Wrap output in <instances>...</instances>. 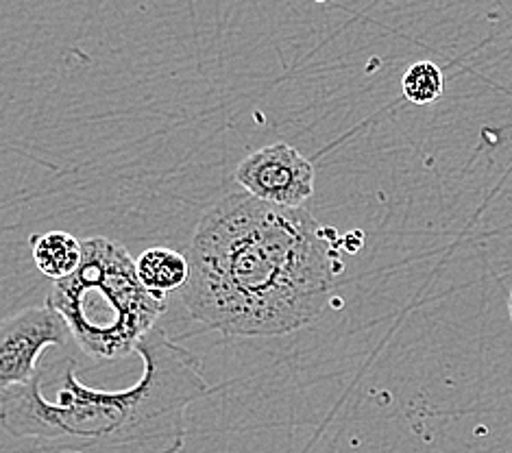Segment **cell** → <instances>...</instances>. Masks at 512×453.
Masks as SVG:
<instances>
[{
	"label": "cell",
	"mask_w": 512,
	"mask_h": 453,
	"mask_svg": "<svg viewBox=\"0 0 512 453\" xmlns=\"http://www.w3.org/2000/svg\"><path fill=\"white\" fill-rule=\"evenodd\" d=\"M48 301L64 314L79 349L99 362L136 353L166 312L164 295L142 284L136 260L109 238L83 242L81 266L55 281Z\"/></svg>",
	"instance_id": "3957f363"
},
{
	"label": "cell",
	"mask_w": 512,
	"mask_h": 453,
	"mask_svg": "<svg viewBox=\"0 0 512 453\" xmlns=\"http://www.w3.org/2000/svg\"><path fill=\"white\" fill-rule=\"evenodd\" d=\"M316 3H325V0H316Z\"/></svg>",
	"instance_id": "30bf717a"
},
{
	"label": "cell",
	"mask_w": 512,
	"mask_h": 453,
	"mask_svg": "<svg viewBox=\"0 0 512 453\" xmlns=\"http://www.w3.org/2000/svg\"><path fill=\"white\" fill-rule=\"evenodd\" d=\"M443 70L434 61H417L401 77V92L412 105H432L443 96Z\"/></svg>",
	"instance_id": "ba28073f"
},
{
	"label": "cell",
	"mask_w": 512,
	"mask_h": 453,
	"mask_svg": "<svg viewBox=\"0 0 512 453\" xmlns=\"http://www.w3.org/2000/svg\"><path fill=\"white\" fill-rule=\"evenodd\" d=\"M136 271L146 288L166 295L188 284L190 260L173 249L153 247L138 257Z\"/></svg>",
	"instance_id": "52a82bcc"
},
{
	"label": "cell",
	"mask_w": 512,
	"mask_h": 453,
	"mask_svg": "<svg viewBox=\"0 0 512 453\" xmlns=\"http://www.w3.org/2000/svg\"><path fill=\"white\" fill-rule=\"evenodd\" d=\"M31 255L38 271L53 281H62L77 271L83 260V242L68 231H48L31 238Z\"/></svg>",
	"instance_id": "8992f818"
},
{
	"label": "cell",
	"mask_w": 512,
	"mask_h": 453,
	"mask_svg": "<svg viewBox=\"0 0 512 453\" xmlns=\"http://www.w3.org/2000/svg\"><path fill=\"white\" fill-rule=\"evenodd\" d=\"M508 310H510V318H512V292H510V299H508Z\"/></svg>",
	"instance_id": "9c48e42d"
},
{
	"label": "cell",
	"mask_w": 512,
	"mask_h": 453,
	"mask_svg": "<svg viewBox=\"0 0 512 453\" xmlns=\"http://www.w3.org/2000/svg\"><path fill=\"white\" fill-rule=\"evenodd\" d=\"M72 338L70 325L46 299L38 308H27L0 323V386L24 384L42 371L40 355L48 347L64 349Z\"/></svg>",
	"instance_id": "277c9868"
},
{
	"label": "cell",
	"mask_w": 512,
	"mask_h": 453,
	"mask_svg": "<svg viewBox=\"0 0 512 453\" xmlns=\"http://www.w3.org/2000/svg\"><path fill=\"white\" fill-rule=\"evenodd\" d=\"M332 238L303 207L227 194L194 229L181 301L194 321L225 336L299 332L332 301L343 268Z\"/></svg>",
	"instance_id": "6da1fadb"
},
{
	"label": "cell",
	"mask_w": 512,
	"mask_h": 453,
	"mask_svg": "<svg viewBox=\"0 0 512 453\" xmlns=\"http://www.w3.org/2000/svg\"><path fill=\"white\" fill-rule=\"evenodd\" d=\"M144 373L127 390L83 386L62 364L55 399L42 390L40 371L3 388L0 419L14 438H31L48 453H179L194 401L212 393L201 360L155 327L138 345Z\"/></svg>",
	"instance_id": "7a4b0ae2"
},
{
	"label": "cell",
	"mask_w": 512,
	"mask_h": 453,
	"mask_svg": "<svg viewBox=\"0 0 512 453\" xmlns=\"http://www.w3.org/2000/svg\"><path fill=\"white\" fill-rule=\"evenodd\" d=\"M314 166L295 146L275 142L247 155L234 179L251 197L279 207H303L314 194Z\"/></svg>",
	"instance_id": "5b68a950"
}]
</instances>
